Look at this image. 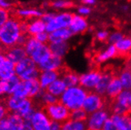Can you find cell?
Returning a JSON list of instances; mask_svg holds the SVG:
<instances>
[{
	"label": "cell",
	"instance_id": "6da1fadb",
	"mask_svg": "<svg viewBox=\"0 0 131 130\" xmlns=\"http://www.w3.org/2000/svg\"><path fill=\"white\" fill-rule=\"evenodd\" d=\"M20 24L21 20L12 14L10 19L2 26L0 41H1L4 49L17 45V40L22 33Z\"/></svg>",
	"mask_w": 131,
	"mask_h": 130
},
{
	"label": "cell",
	"instance_id": "7a4b0ae2",
	"mask_svg": "<svg viewBox=\"0 0 131 130\" xmlns=\"http://www.w3.org/2000/svg\"><path fill=\"white\" fill-rule=\"evenodd\" d=\"M89 91L81 86H73L67 88L60 96L59 101L70 111L82 108Z\"/></svg>",
	"mask_w": 131,
	"mask_h": 130
},
{
	"label": "cell",
	"instance_id": "3957f363",
	"mask_svg": "<svg viewBox=\"0 0 131 130\" xmlns=\"http://www.w3.org/2000/svg\"><path fill=\"white\" fill-rule=\"evenodd\" d=\"M40 73L37 65L29 56L15 64V74L22 81L38 79Z\"/></svg>",
	"mask_w": 131,
	"mask_h": 130
},
{
	"label": "cell",
	"instance_id": "277c9868",
	"mask_svg": "<svg viewBox=\"0 0 131 130\" xmlns=\"http://www.w3.org/2000/svg\"><path fill=\"white\" fill-rule=\"evenodd\" d=\"M42 110L51 121L64 123L70 119V110L60 101L57 103L42 107Z\"/></svg>",
	"mask_w": 131,
	"mask_h": 130
},
{
	"label": "cell",
	"instance_id": "5b68a950",
	"mask_svg": "<svg viewBox=\"0 0 131 130\" xmlns=\"http://www.w3.org/2000/svg\"><path fill=\"white\" fill-rule=\"evenodd\" d=\"M105 105V99L104 96H100L95 91H89L87 96L84 101L82 108L90 114L93 112L103 109Z\"/></svg>",
	"mask_w": 131,
	"mask_h": 130
},
{
	"label": "cell",
	"instance_id": "8992f818",
	"mask_svg": "<svg viewBox=\"0 0 131 130\" xmlns=\"http://www.w3.org/2000/svg\"><path fill=\"white\" fill-rule=\"evenodd\" d=\"M73 17V14L70 12H63L55 14L53 19L48 24H46V32L50 33L59 29L69 28Z\"/></svg>",
	"mask_w": 131,
	"mask_h": 130
},
{
	"label": "cell",
	"instance_id": "52a82bcc",
	"mask_svg": "<svg viewBox=\"0 0 131 130\" xmlns=\"http://www.w3.org/2000/svg\"><path fill=\"white\" fill-rule=\"evenodd\" d=\"M108 119V112L100 109L90 114L87 119V130H102L104 124Z\"/></svg>",
	"mask_w": 131,
	"mask_h": 130
},
{
	"label": "cell",
	"instance_id": "ba28073f",
	"mask_svg": "<svg viewBox=\"0 0 131 130\" xmlns=\"http://www.w3.org/2000/svg\"><path fill=\"white\" fill-rule=\"evenodd\" d=\"M102 75L99 69H92L86 73L79 76V85L86 90L94 89Z\"/></svg>",
	"mask_w": 131,
	"mask_h": 130
},
{
	"label": "cell",
	"instance_id": "9c48e42d",
	"mask_svg": "<svg viewBox=\"0 0 131 130\" xmlns=\"http://www.w3.org/2000/svg\"><path fill=\"white\" fill-rule=\"evenodd\" d=\"M23 122L22 117L15 113L8 114L0 121V130H18Z\"/></svg>",
	"mask_w": 131,
	"mask_h": 130
},
{
	"label": "cell",
	"instance_id": "30bf717a",
	"mask_svg": "<svg viewBox=\"0 0 131 130\" xmlns=\"http://www.w3.org/2000/svg\"><path fill=\"white\" fill-rule=\"evenodd\" d=\"M51 122V120L43 110L36 111L31 121L34 130H50Z\"/></svg>",
	"mask_w": 131,
	"mask_h": 130
},
{
	"label": "cell",
	"instance_id": "8fae6325",
	"mask_svg": "<svg viewBox=\"0 0 131 130\" xmlns=\"http://www.w3.org/2000/svg\"><path fill=\"white\" fill-rule=\"evenodd\" d=\"M3 52L6 58L13 62L14 64L19 62L28 56L24 47L20 45H15L11 48L3 49Z\"/></svg>",
	"mask_w": 131,
	"mask_h": 130
},
{
	"label": "cell",
	"instance_id": "7c38bea8",
	"mask_svg": "<svg viewBox=\"0 0 131 130\" xmlns=\"http://www.w3.org/2000/svg\"><path fill=\"white\" fill-rule=\"evenodd\" d=\"M37 66L40 71H59L63 68L62 58L51 54L45 62Z\"/></svg>",
	"mask_w": 131,
	"mask_h": 130
},
{
	"label": "cell",
	"instance_id": "4fadbf2b",
	"mask_svg": "<svg viewBox=\"0 0 131 130\" xmlns=\"http://www.w3.org/2000/svg\"><path fill=\"white\" fill-rule=\"evenodd\" d=\"M88 26L89 24L85 17L80 14H73L72 21L69 26V29L74 35L85 32L88 29Z\"/></svg>",
	"mask_w": 131,
	"mask_h": 130
},
{
	"label": "cell",
	"instance_id": "5bb4252c",
	"mask_svg": "<svg viewBox=\"0 0 131 130\" xmlns=\"http://www.w3.org/2000/svg\"><path fill=\"white\" fill-rule=\"evenodd\" d=\"M123 89V87L118 76H113L107 86L106 91V96L110 99V101L115 100L116 97L121 93Z\"/></svg>",
	"mask_w": 131,
	"mask_h": 130
},
{
	"label": "cell",
	"instance_id": "9a60e30c",
	"mask_svg": "<svg viewBox=\"0 0 131 130\" xmlns=\"http://www.w3.org/2000/svg\"><path fill=\"white\" fill-rule=\"evenodd\" d=\"M51 55V52L49 48V45L47 43H42L30 56V58L35 62V63L38 65L43 63L48 59Z\"/></svg>",
	"mask_w": 131,
	"mask_h": 130
},
{
	"label": "cell",
	"instance_id": "2e32d148",
	"mask_svg": "<svg viewBox=\"0 0 131 130\" xmlns=\"http://www.w3.org/2000/svg\"><path fill=\"white\" fill-rule=\"evenodd\" d=\"M43 12L36 9H28V8H20L17 9L14 12V15L21 20L30 21L34 18H39L42 16Z\"/></svg>",
	"mask_w": 131,
	"mask_h": 130
},
{
	"label": "cell",
	"instance_id": "e0dca14e",
	"mask_svg": "<svg viewBox=\"0 0 131 130\" xmlns=\"http://www.w3.org/2000/svg\"><path fill=\"white\" fill-rule=\"evenodd\" d=\"M60 77L59 71H40L38 80L42 89L45 90L51 84Z\"/></svg>",
	"mask_w": 131,
	"mask_h": 130
},
{
	"label": "cell",
	"instance_id": "ac0fdd59",
	"mask_svg": "<svg viewBox=\"0 0 131 130\" xmlns=\"http://www.w3.org/2000/svg\"><path fill=\"white\" fill-rule=\"evenodd\" d=\"M73 32L69 28L59 29L49 33V42L48 43H59L67 41L73 36Z\"/></svg>",
	"mask_w": 131,
	"mask_h": 130
},
{
	"label": "cell",
	"instance_id": "d6986e66",
	"mask_svg": "<svg viewBox=\"0 0 131 130\" xmlns=\"http://www.w3.org/2000/svg\"><path fill=\"white\" fill-rule=\"evenodd\" d=\"M113 76L114 75L112 74L111 72H107V71L102 72L101 77L99 82L97 83V85H96V87L94 88V91L100 96H104L106 94L107 86L113 77Z\"/></svg>",
	"mask_w": 131,
	"mask_h": 130
},
{
	"label": "cell",
	"instance_id": "ffe728a7",
	"mask_svg": "<svg viewBox=\"0 0 131 130\" xmlns=\"http://www.w3.org/2000/svg\"><path fill=\"white\" fill-rule=\"evenodd\" d=\"M59 72L60 78H62L67 88L77 86L79 85V76L76 73L64 68L59 70Z\"/></svg>",
	"mask_w": 131,
	"mask_h": 130
},
{
	"label": "cell",
	"instance_id": "44dd1931",
	"mask_svg": "<svg viewBox=\"0 0 131 130\" xmlns=\"http://www.w3.org/2000/svg\"><path fill=\"white\" fill-rule=\"evenodd\" d=\"M15 74V64L6 58L0 66V80H8Z\"/></svg>",
	"mask_w": 131,
	"mask_h": 130
},
{
	"label": "cell",
	"instance_id": "7402d4cb",
	"mask_svg": "<svg viewBox=\"0 0 131 130\" xmlns=\"http://www.w3.org/2000/svg\"><path fill=\"white\" fill-rule=\"evenodd\" d=\"M118 130H131V115L113 114L111 117Z\"/></svg>",
	"mask_w": 131,
	"mask_h": 130
},
{
	"label": "cell",
	"instance_id": "603a6c76",
	"mask_svg": "<svg viewBox=\"0 0 131 130\" xmlns=\"http://www.w3.org/2000/svg\"><path fill=\"white\" fill-rule=\"evenodd\" d=\"M46 31V24L39 18H34L29 21V25H28L27 33L29 36H36L41 32Z\"/></svg>",
	"mask_w": 131,
	"mask_h": 130
},
{
	"label": "cell",
	"instance_id": "cb8c5ba5",
	"mask_svg": "<svg viewBox=\"0 0 131 130\" xmlns=\"http://www.w3.org/2000/svg\"><path fill=\"white\" fill-rule=\"evenodd\" d=\"M23 82L28 91V98L33 99L34 97L38 96L41 91L43 90L40 87L38 79L25 80Z\"/></svg>",
	"mask_w": 131,
	"mask_h": 130
},
{
	"label": "cell",
	"instance_id": "d4e9b609",
	"mask_svg": "<svg viewBox=\"0 0 131 130\" xmlns=\"http://www.w3.org/2000/svg\"><path fill=\"white\" fill-rule=\"evenodd\" d=\"M49 48L51 52V54L60 58H63L70 49L68 43L59 42V43H49Z\"/></svg>",
	"mask_w": 131,
	"mask_h": 130
},
{
	"label": "cell",
	"instance_id": "484cf974",
	"mask_svg": "<svg viewBox=\"0 0 131 130\" xmlns=\"http://www.w3.org/2000/svg\"><path fill=\"white\" fill-rule=\"evenodd\" d=\"M67 88V87L66 85V84L62 80V78L59 77L57 80L53 81L45 90L47 91H48L49 93L59 97L62 95V93L66 91Z\"/></svg>",
	"mask_w": 131,
	"mask_h": 130
},
{
	"label": "cell",
	"instance_id": "4316f807",
	"mask_svg": "<svg viewBox=\"0 0 131 130\" xmlns=\"http://www.w3.org/2000/svg\"><path fill=\"white\" fill-rule=\"evenodd\" d=\"M24 99L18 98L17 96H14L13 95H9L8 97L5 98L2 102L6 106V109L8 110L9 113L10 112H16L17 109L19 108L20 105L21 104Z\"/></svg>",
	"mask_w": 131,
	"mask_h": 130
},
{
	"label": "cell",
	"instance_id": "83f0119b",
	"mask_svg": "<svg viewBox=\"0 0 131 130\" xmlns=\"http://www.w3.org/2000/svg\"><path fill=\"white\" fill-rule=\"evenodd\" d=\"M118 55V51L114 44H110L104 51L100 52L96 55V62H104L115 56Z\"/></svg>",
	"mask_w": 131,
	"mask_h": 130
},
{
	"label": "cell",
	"instance_id": "f1b7e54d",
	"mask_svg": "<svg viewBox=\"0 0 131 130\" xmlns=\"http://www.w3.org/2000/svg\"><path fill=\"white\" fill-rule=\"evenodd\" d=\"M115 100L131 114V90L124 89V91H122Z\"/></svg>",
	"mask_w": 131,
	"mask_h": 130
},
{
	"label": "cell",
	"instance_id": "f546056e",
	"mask_svg": "<svg viewBox=\"0 0 131 130\" xmlns=\"http://www.w3.org/2000/svg\"><path fill=\"white\" fill-rule=\"evenodd\" d=\"M114 45L118 54H129L131 52V37H124Z\"/></svg>",
	"mask_w": 131,
	"mask_h": 130
},
{
	"label": "cell",
	"instance_id": "4dcf8cb0",
	"mask_svg": "<svg viewBox=\"0 0 131 130\" xmlns=\"http://www.w3.org/2000/svg\"><path fill=\"white\" fill-rule=\"evenodd\" d=\"M62 130H87V125L85 122H78L69 119L62 123Z\"/></svg>",
	"mask_w": 131,
	"mask_h": 130
},
{
	"label": "cell",
	"instance_id": "1f68e13d",
	"mask_svg": "<svg viewBox=\"0 0 131 130\" xmlns=\"http://www.w3.org/2000/svg\"><path fill=\"white\" fill-rule=\"evenodd\" d=\"M42 43H40L38 40H37L34 36H29V38H28L27 41L25 42V45L23 46L26 53H27V55L29 57H30L32 54L41 45Z\"/></svg>",
	"mask_w": 131,
	"mask_h": 130
},
{
	"label": "cell",
	"instance_id": "d6a6232c",
	"mask_svg": "<svg viewBox=\"0 0 131 130\" xmlns=\"http://www.w3.org/2000/svg\"><path fill=\"white\" fill-rule=\"evenodd\" d=\"M120 81L123 85V87L125 90H130L131 89V70L126 67L123 69L119 73L118 76Z\"/></svg>",
	"mask_w": 131,
	"mask_h": 130
},
{
	"label": "cell",
	"instance_id": "836d02e7",
	"mask_svg": "<svg viewBox=\"0 0 131 130\" xmlns=\"http://www.w3.org/2000/svg\"><path fill=\"white\" fill-rule=\"evenodd\" d=\"M32 108H33L32 99H31V98H25V99H23L22 103L20 105L19 108H18L17 110L16 111V112H14V113L23 117L28 112H29V111Z\"/></svg>",
	"mask_w": 131,
	"mask_h": 130
},
{
	"label": "cell",
	"instance_id": "e575fe53",
	"mask_svg": "<svg viewBox=\"0 0 131 130\" xmlns=\"http://www.w3.org/2000/svg\"><path fill=\"white\" fill-rule=\"evenodd\" d=\"M39 95L40 96V101L42 103V107L46 106V105L53 104V103H57L58 101H59L57 96L49 93L48 91H47L46 90H43V89L41 91V92Z\"/></svg>",
	"mask_w": 131,
	"mask_h": 130
},
{
	"label": "cell",
	"instance_id": "d590c367",
	"mask_svg": "<svg viewBox=\"0 0 131 130\" xmlns=\"http://www.w3.org/2000/svg\"><path fill=\"white\" fill-rule=\"evenodd\" d=\"M89 117V114L83 108H79L70 111V119L78 122H85Z\"/></svg>",
	"mask_w": 131,
	"mask_h": 130
},
{
	"label": "cell",
	"instance_id": "8d00e7d4",
	"mask_svg": "<svg viewBox=\"0 0 131 130\" xmlns=\"http://www.w3.org/2000/svg\"><path fill=\"white\" fill-rule=\"evenodd\" d=\"M21 79L18 77L17 75L13 76L10 79L6 80V91H7V95H12L13 91L16 88V87L18 85V84L21 82Z\"/></svg>",
	"mask_w": 131,
	"mask_h": 130
},
{
	"label": "cell",
	"instance_id": "74e56055",
	"mask_svg": "<svg viewBox=\"0 0 131 130\" xmlns=\"http://www.w3.org/2000/svg\"><path fill=\"white\" fill-rule=\"evenodd\" d=\"M12 95L18 98H21V99L28 98V91L26 90V88L22 80L18 84V85L16 87V88L13 91Z\"/></svg>",
	"mask_w": 131,
	"mask_h": 130
},
{
	"label": "cell",
	"instance_id": "f35d334b",
	"mask_svg": "<svg viewBox=\"0 0 131 130\" xmlns=\"http://www.w3.org/2000/svg\"><path fill=\"white\" fill-rule=\"evenodd\" d=\"M73 3L68 0H55L53 1L50 6L55 9H69L73 6Z\"/></svg>",
	"mask_w": 131,
	"mask_h": 130
},
{
	"label": "cell",
	"instance_id": "ab89813d",
	"mask_svg": "<svg viewBox=\"0 0 131 130\" xmlns=\"http://www.w3.org/2000/svg\"><path fill=\"white\" fill-rule=\"evenodd\" d=\"M12 16L10 10L0 8V27H2Z\"/></svg>",
	"mask_w": 131,
	"mask_h": 130
},
{
	"label": "cell",
	"instance_id": "60d3db41",
	"mask_svg": "<svg viewBox=\"0 0 131 130\" xmlns=\"http://www.w3.org/2000/svg\"><path fill=\"white\" fill-rule=\"evenodd\" d=\"M124 35L119 32H115L109 35L108 39H107V43L109 44H115L117 42L121 40L123 38H124Z\"/></svg>",
	"mask_w": 131,
	"mask_h": 130
},
{
	"label": "cell",
	"instance_id": "b9f144b4",
	"mask_svg": "<svg viewBox=\"0 0 131 130\" xmlns=\"http://www.w3.org/2000/svg\"><path fill=\"white\" fill-rule=\"evenodd\" d=\"M34 37L41 43H48L49 42V33L46 31L36 34Z\"/></svg>",
	"mask_w": 131,
	"mask_h": 130
},
{
	"label": "cell",
	"instance_id": "7bdbcfd3",
	"mask_svg": "<svg viewBox=\"0 0 131 130\" xmlns=\"http://www.w3.org/2000/svg\"><path fill=\"white\" fill-rule=\"evenodd\" d=\"M102 130H118V128L111 118H108L104 124Z\"/></svg>",
	"mask_w": 131,
	"mask_h": 130
},
{
	"label": "cell",
	"instance_id": "ee69618b",
	"mask_svg": "<svg viewBox=\"0 0 131 130\" xmlns=\"http://www.w3.org/2000/svg\"><path fill=\"white\" fill-rule=\"evenodd\" d=\"M108 36H109V33H108L107 31H105V30L99 31V32H97L96 34V39H97L99 41H100V42L107 41Z\"/></svg>",
	"mask_w": 131,
	"mask_h": 130
},
{
	"label": "cell",
	"instance_id": "f6af8a7d",
	"mask_svg": "<svg viewBox=\"0 0 131 130\" xmlns=\"http://www.w3.org/2000/svg\"><path fill=\"white\" fill-rule=\"evenodd\" d=\"M54 15H55V14H54V13H43L42 16L40 17V19L45 24H48L53 19Z\"/></svg>",
	"mask_w": 131,
	"mask_h": 130
},
{
	"label": "cell",
	"instance_id": "bcb514c9",
	"mask_svg": "<svg viewBox=\"0 0 131 130\" xmlns=\"http://www.w3.org/2000/svg\"><path fill=\"white\" fill-rule=\"evenodd\" d=\"M78 13L81 16H86L91 13V9L87 6H81L78 8Z\"/></svg>",
	"mask_w": 131,
	"mask_h": 130
},
{
	"label": "cell",
	"instance_id": "7dc6e473",
	"mask_svg": "<svg viewBox=\"0 0 131 130\" xmlns=\"http://www.w3.org/2000/svg\"><path fill=\"white\" fill-rule=\"evenodd\" d=\"M9 114V111L2 101H0V121Z\"/></svg>",
	"mask_w": 131,
	"mask_h": 130
},
{
	"label": "cell",
	"instance_id": "c3c4849f",
	"mask_svg": "<svg viewBox=\"0 0 131 130\" xmlns=\"http://www.w3.org/2000/svg\"><path fill=\"white\" fill-rule=\"evenodd\" d=\"M7 94L6 80H0V97Z\"/></svg>",
	"mask_w": 131,
	"mask_h": 130
},
{
	"label": "cell",
	"instance_id": "681fc988",
	"mask_svg": "<svg viewBox=\"0 0 131 130\" xmlns=\"http://www.w3.org/2000/svg\"><path fill=\"white\" fill-rule=\"evenodd\" d=\"M62 123L55 122V121H51L50 130H62Z\"/></svg>",
	"mask_w": 131,
	"mask_h": 130
},
{
	"label": "cell",
	"instance_id": "f907efd6",
	"mask_svg": "<svg viewBox=\"0 0 131 130\" xmlns=\"http://www.w3.org/2000/svg\"><path fill=\"white\" fill-rule=\"evenodd\" d=\"M12 3L9 1V0H0V8L6 9V10H10L12 7Z\"/></svg>",
	"mask_w": 131,
	"mask_h": 130
},
{
	"label": "cell",
	"instance_id": "816d5d0a",
	"mask_svg": "<svg viewBox=\"0 0 131 130\" xmlns=\"http://www.w3.org/2000/svg\"><path fill=\"white\" fill-rule=\"evenodd\" d=\"M18 130H34L32 124L30 122H25L22 123V125L20 126L19 129Z\"/></svg>",
	"mask_w": 131,
	"mask_h": 130
},
{
	"label": "cell",
	"instance_id": "f5cc1de1",
	"mask_svg": "<svg viewBox=\"0 0 131 130\" xmlns=\"http://www.w3.org/2000/svg\"><path fill=\"white\" fill-rule=\"evenodd\" d=\"M96 2V0H81V3L85 6L88 5H94Z\"/></svg>",
	"mask_w": 131,
	"mask_h": 130
},
{
	"label": "cell",
	"instance_id": "db71d44e",
	"mask_svg": "<svg viewBox=\"0 0 131 130\" xmlns=\"http://www.w3.org/2000/svg\"><path fill=\"white\" fill-rule=\"evenodd\" d=\"M5 60H6V56L3 51H0V66H1Z\"/></svg>",
	"mask_w": 131,
	"mask_h": 130
},
{
	"label": "cell",
	"instance_id": "11a10c76",
	"mask_svg": "<svg viewBox=\"0 0 131 130\" xmlns=\"http://www.w3.org/2000/svg\"><path fill=\"white\" fill-rule=\"evenodd\" d=\"M126 67H128V68L131 70V58H130L129 61L128 63H127V66H126Z\"/></svg>",
	"mask_w": 131,
	"mask_h": 130
},
{
	"label": "cell",
	"instance_id": "9f6ffc18",
	"mask_svg": "<svg viewBox=\"0 0 131 130\" xmlns=\"http://www.w3.org/2000/svg\"><path fill=\"white\" fill-rule=\"evenodd\" d=\"M3 44H2V43H1V41H0V51H3Z\"/></svg>",
	"mask_w": 131,
	"mask_h": 130
},
{
	"label": "cell",
	"instance_id": "6f0895ef",
	"mask_svg": "<svg viewBox=\"0 0 131 130\" xmlns=\"http://www.w3.org/2000/svg\"><path fill=\"white\" fill-rule=\"evenodd\" d=\"M1 32H2V27H0V35H1Z\"/></svg>",
	"mask_w": 131,
	"mask_h": 130
}]
</instances>
